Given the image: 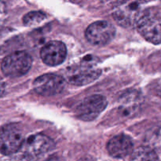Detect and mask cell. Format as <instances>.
<instances>
[{
    "instance_id": "6",
    "label": "cell",
    "mask_w": 161,
    "mask_h": 161,
    "mask_svg": "<svg viewBox=\"0 0 161 161\" xmlns=\"http://www.w3.org/2000/svg\"><path fill=\"white\" fill-rule=\"evenodd\" d=\"M107 99L101 94H94L83 99L75 108V116L83 121H92L100 116L107 106Z\"/></svg>"
},
{
    "instance_id": "15",
    "label": "cell",
    "mask_w": 161,
    "mask_h": 161,
    "mask_svg": "<svg viewBox=\"0 0 161 161\" xmlns=\"http://www.w3.org/2000/svg\"><path fill=\"white\" fill-rule=\"evenodd\" d=\"M6 6L2 0H0V25L3 22V20L6 18Z\"/></svg>"
},
{
    "instance_id": "12",
    "label": "cell",
    "mask_w": 161,
    "mask_h": 161,
    "mask_svg": "<svg viewBox=\"0 0 161 161\" xmlns=\"http://www.w3.org/2000/svg\"><path fill=\"white\" fill-rule=\"evenodd\" d=\"M107 150L109 155L114 158H125L131 155L133 152V142L130 137L126 135H116L108 141Z\"/></svg>"
},
{
    "instance_id": "14",
    "label": "cell",
    "mask_w": 161,
    "mask_h": 161,
    "mask_svg": "<svg viewBox=\"0 0 161 161\" xmlns=\"http://www.w3.org/2000/svg\"><path fill=\"white\" fill-rule=\"evenodd\" d=\"M46 19L47 15L42 11H31L24 16L23 22L26 26H35L41 24Z\"/></svg>"
},
{
    "instance_id": "1",
    "label": "cell",
    "mask_w": 161,
    "mask_h": 161,
    "mask_svg": "<svg viewBox=\"0 0 161 161\" xmlns=\"http://www.w3.org/2000/svg\"><path fill=\"white\" fill-rule=\"evenodd\" d=\"M98 61L92 56L85 57L78 63L66 69L64 76L66 81L75 86H85L98 79L102 70L97 65Z\"/></svg>"
},
{
    "instance_id": "13",
    "label": "cell",
    "mask_w": 161,
    "mask_h": 161,
    "mask_svg": "<svg viewBox=\"0 0 161 161\" xmlns=\"http://www.w3.org/2000/svg\"><path fill=\"white\" fill-rule=\"evenodd\" d=\"M130 159L132 160H158V157L152 149L146 146H141L133 150Z\"/></svg>"
},
{
    "instance_id": "8",
    "label": "cell",
    "mask_w": 161,
    "mask_h": 161,
    "mask_svg": "<svg viewBox=\"0 0 161 161\" xmlns=\"http://www.w3.org/2000/svg\"><path fill=\"white\" fill-rule=\"evenodd\" d=\"M138 32L151 43L161 44V18L146 10L137 24Z\"/></svg>"
},
{
    "instance_id": "18",
    "label": "cell",
    "mask_w": 161,
    "mask_h": 161,
    "mask_svg": "<svg viewBox=\"0 0 161 161\" xmlns=\"http://www.w3.org/2000/svg\"><path fill=\"white\" fill-rule=\"evenodd\" d=\"M5 89H6V85H5V83L2 77L0 76V97H2L3 94H4Z\"/></svg>"
},
{
    "instance_id": "16",
    "label": "cell",
    "mask_w": 161,
    "mask_h": 161,
    "mask_svg": "<svg viewBox=\"0 0 161 161\" xmlns=\"http://www.w3.org/2000/svg\"><path fill=\"white\" fill-rule=\"evenodd\" d=\"M154 91H155L156 94L161 97V78L156 82L155 85H154Z\"/></svg>"
},
{
    "instance_id": "3",
    "label": "cell",
    "mask_w": 161,
    "mask_h": 161,
    "mask_svg": "<svg viewBox=\"0 0 161 161\" xmlns=\"http://www.w3.org/2000/svg\"><path fill=\"white\" fill-rule=\"evenodd\" d=\"M24 142V132L19 124L13 123L0 127V153L6 156L17 153Z\"/></svg>"
},
{
    "instance_id": "10",
    "label": "cell",
    "mask_w": 161,
    "mask_h": 161,
    "mask_svg": "<svg viewBox=\"0 0 161 161\" xmlns=\"http://www.w3.org/2000/svg\"><path fill=\"white\" fill-rule=\"evenodd\" d=\"M67 56L65 45L60 41H50L40 50V58L43 63L49 66L62 64Z\"/></svg>"
},
{
    "instance_id": "7",
    "label": "cell",
    "mask_w": 161,
    "mask_h": 161,
    "mask_svg": "<svg viewBox=\"0 0 161 161\" xmlns=\"http://www.w3.org/2000/svg\"><path fill=\"white\" fill-rule=\"evenodd\" d=\"M115 35V27L105 20H98L91 24L85 31L86 40L96 47H102L109 43L114 39Z\"/></svg>"
},
{
    "instance_id": "17",
    "label": "cell",
    "mask_w": 161,
    "mask_h": 161,
    "mask_svg": "<svg viewBox=\"0 0 161 161\" xmlns=\"http://www.w3.org/2000/svg\"><path fill=\"white\" fill-rule=\"evenodd\" d=\"M102 3H105V4H108V5H117L119 3H122L123 1L124 0H100Z\"/></svg>"
},
{
    "instance_id": "2",
    "label": "cell",
    "mask_w": 161,
    "mask_h": 161,
    "mask_svg": "<svg viewBox=\"0 0 161 161\" xmlns=\"http://www.w3.org/2000/svg\"><path fill=\"white\" fill-rule=\"evenodd\" d=\"M146 11L144 0H124L115 6L112 14L118 25L130 28L137 26Z\"/></svg>"
},
{
    "instance_id": "9",
    "label": "cell",
    "mask_w": 161,
    "mask_h": 161,
    "mask_svg": "<svg viewBox=\"0 0 161 161\" xmlns=\"http://www.w3.org/2000/svg\"><path fill=\"white\" fill-rule=\"evenodd\" d=\"M65 82L64 77L57 74H44L34 80L33 88L37 94L50 97L62 92L65 86Z\"/></svg>"
},
{
    "instance_id": "5",
    "label": "cell",
    "mask_w": 161,
    "mask_h": 161,
    "mask_svg": "<svg viewBox=\"0 0 161 161\" xmlns=\"http://www.w3.org/2000/svg\"><path fill=\"white\" fill-rule=\"evenodd\" d=\"M32 65V58L25 51H16L7 55L1 64L2 72L10 78L25 75Z\"/></svg>"
},
{
    "instance_id": "11",
    "label": "cell",
    "mask_w": 161,
    "mask_h": 161,
    "mask_svg": "<svg viewBox=\"0 0 161 161\" xmlns=\"http://www.w3.org/2000/svg\"><path fill=\"white\" fill-rule=\"evenodd\" d=\"M143 103L142 94L135 90L124 92L119 99V111L126 117L136 115Z\"/></svg>"
},
{
    "instance_id": "4",
    "label": "cell",
    "mask_w": 161,
    "mask_h": 161,
    "mask_svg": "<svg viewBox=\"0 0 161 161\" xmlns=\"http://www.w3.org/2000/svg\"><path fill=\"white\" fill-rule=\"evenodd\" d=\"M54 148V142L48 136L42 134H34L25 140L20 150L24 154V159L36 160L51 153Z\"/></svg>"
},
{
    "instance_id": "19",
    "label": "cell",
    "mask_w": 161,
    "mask_h": 161,
    "mask_svg": "<svg viewBox=\"0 0 161 161\" xmlns=\"http://www.w3.org/2000/svg\"><path fill=\"white\" fill-rule=\"evenodd\" d=\"M160 1H161V0H160Z\"/></svg>"
}]
</instances>
